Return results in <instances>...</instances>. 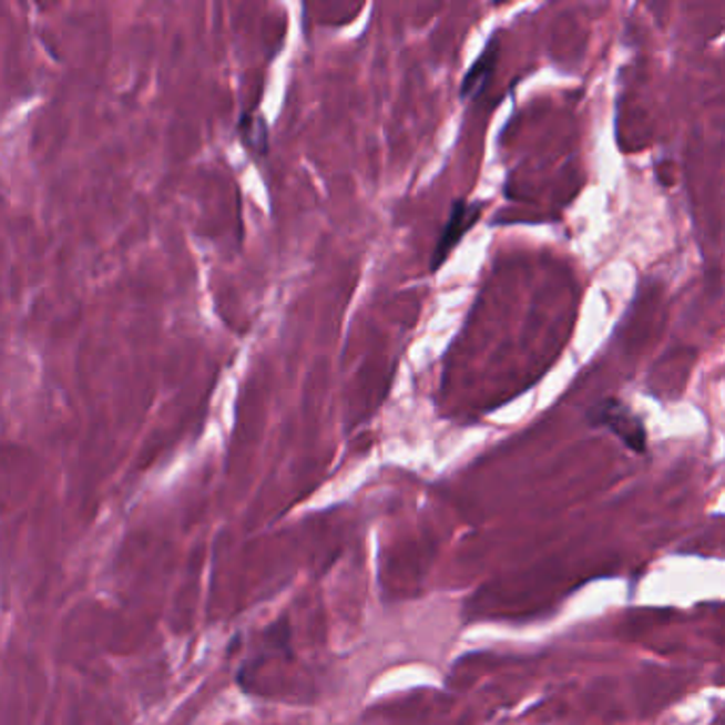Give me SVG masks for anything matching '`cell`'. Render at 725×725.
<instances>
[{
    "label": "cell",
    "mask_w": 725,
    "mask_h": 725,
    "mask_svg": "<svg viewBox=\"0 0 725 725\" xmlns=\"http://www.w3.org/2000/svg\"><path fill=\"white\" fill-rule=\"evenodd\" d=\"M588 421L594 428L611 430L634 453L647 451V428L643 419L620 400L615 398L602 400L600 405L590 409Z\"/></svg>",
    "instance_id": "obj_1"
},
{
    "label": "cell",
    "mask_w": 725,
    "mask_h": 725,
    "mask_svg": "<svg viewBox=\"0 0 725 725\" xmlns=\"http://www.w3.org/2000/svg\"><path fill=\"white\" fill-rule=\"evenodd\" d=\"M483 208H486L483 201H477V203L456 201L453 203L451 213H449L441 234H439V241H437V247H435V254H432V262H430V273H437L442 264L449 259L451 252L462 243L464 234L479 222Z\"/></svg>",
    "instance_id": "obj_2"
},
{
    "label": "cell",
    "mask_w": 725,
    "mask_h": 725,
    "mask_svg": "<svg viewBox=\"0 0 725 725\" xmlns=\"http://www.w3.org/2000/svg\"><path fill=\"white\" fill-rule=\"evenodd\" d=\"M498 58H500V32L493 34L492 39L488 41V45L483 48V52L479 53V58L470 64L467 75L462 79V85H460L462 101H477L488 90L496 64H498Z\"/></svg>",
    "instance_id": "obj_3"
}]
</instances>
